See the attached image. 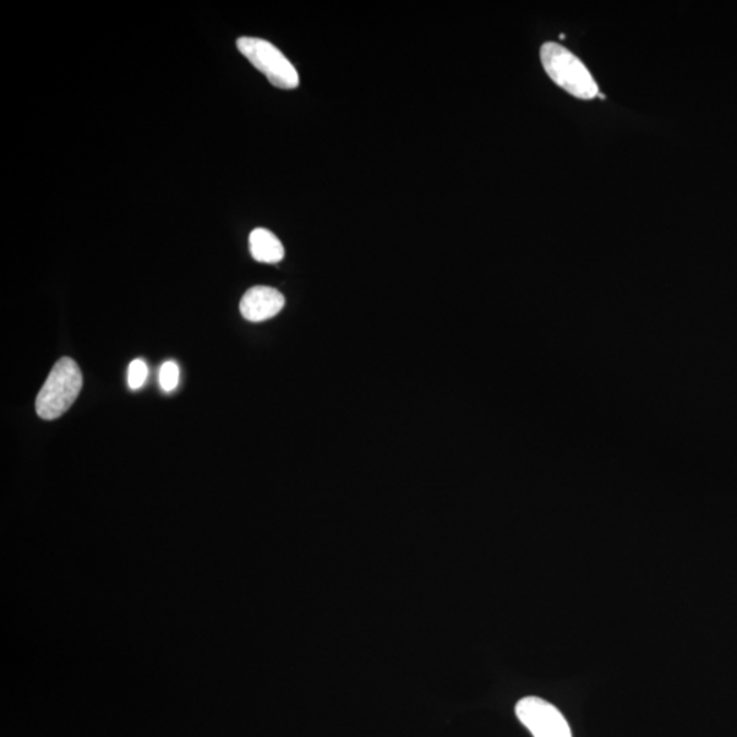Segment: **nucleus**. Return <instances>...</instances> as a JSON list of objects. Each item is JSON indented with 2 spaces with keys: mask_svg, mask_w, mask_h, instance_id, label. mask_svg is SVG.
I'll return each mask as SVG.
<instances>
[{
  "mask_svg": "<svg viewBox=\"0 0 737 737\" xmlns=\"http://www.w3.org/2000/svg\"><path fill=\"white\" fill-rule=\"evenodd\" d=\"M84 384L80 366L63 357L55 364L51 373L36 397V413L47 420L57 419L73 406Z\"/></svg>",
  "mask_w": 737,
  "mask_h": 737,
  "instance_id": "obj_1",
  "label": "nucleus"
},
{
  "mask_svg": "<svg viewBox=\"0 0 737 737\" xmlns=\"http://www.w3.org/2000/svg\"><path fill=\"white\" fill-rule=\"evenodd\" d=\"M540 62L550 80L570 95L582 98V100L598 96L597 82L594 81L582 60L576 58L570 49L557 43H545L540 48Z\"/></svg>",
  "mask_w": 737,
  "mask_h": 737,
  "instance_id": "obj_2",
  "label": "nucleus"
},
{
  "mask_svg": "<svg viewBox=\"0 0 737 737\" xmlns=\"http://www.w3.org/2000/svg\"><path fill=\"white\" fill-rule=\"evenodd\" d=\"M237 47L273 86L295 90L299 85L298 71L292 60L272 43L259 37H239Z\"/></svg>",
  "mask_w": 737,
  "mask_h": 737,
  "instance_id": "obj_3",
  "label": "nucleus"
},
{
  "mask_svg": "<svg viewBox=\"0 0 737 737\" xmlns=\"http://www.w3.org/2000/svg\"><path fill=\"white\" fill-rule=\"evenodd\" d=\"M515 713L534 737H572L564 715L544 699L523 698L516 703Z\"/></svg>",
  "mask_w": 737,
  "mask_h": 737,
  "instance_id": "obj_4",
  "label": "nucleus"
},
{
  "mask_svg": "<svg viewBox=\"0 0 737 737\" xmlns=\"http://www.w3.org/2000/svg\"><path fill=\"white\" fill-rule=\"evenodd\" d=\"M286 304L284 295L276 288L257 286L251 287L240 299L239 310L245 320L262 322L281 313Z\"/></svg>",
  "mask_w": 737,
  "mask_h": 737,
  "instance_id": "obj_5",
  "label": "nucleus"
},
{
  "mask_svg": "<svg viewBox=\"0 0 737 737\" xmlns=\"http://www.w3.org/2000/svg\"><path fill=\"white\" fill-rule=\"evenodd\" d=\"M249 249L255 261L265 264H277L284 257L281 240L266 228H255L250 233Z\"/></svg>",
  "mask_w": 737,
  "mask_h": 737,
  "instance_id": "obj_6",
  "label": "nucleus"
},
{
  "mask_svg": "<svg viewBox=\"0 0 737 737\" xmlns=\"http://www.w3.org/2000/svg\"><path fill=\"white\" fill-rule=\"evenodd\" d=\"M179 366L175 360H167L161 366L158 370V384H161L164 392H173L177 390L179 384Z\"/></svg>",
  "mask_w": 737,
  "mask_h": 737,
  "instance_id": "obj_7",
  "label": "nucleus"
},
{
  "mask_svg": "<svg viewBox=\"0 0 737 737\" xmlns=\"http://www.w3.org/2000/svg\"><path fill=\"white\" fill-rule=\"evenodd\" d=\"M147 365L144 359L136 358L131 360L128 370V384L131 391L140 390L147 379Z\"/></svg>",
  "mask_w": 737,
  "mask_h": 737,
  "instance_id": "obj_8",
  "label": "nucleus"
},
{
  "mask_svg": "<svg viewBox=\"0 0 737 737\" xmlns=\"http://www.w3.org/2000/svg\"><path fill=\"white\" fill-rule=\"evenodd\" d=\"M598 97H599V98H603V100H604L605 95H603V93H598Z\"/></svg>",
  "mask_w": 737,
  "mask_h": 737,
  "instance_id": "obj_9",
  "label": "nucleus"
}]
</instances>
